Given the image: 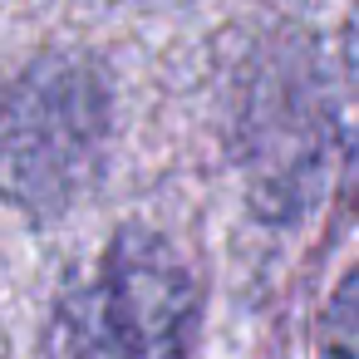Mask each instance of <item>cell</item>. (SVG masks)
<instances>
[{
	"instance_id": "6da1fadb",
	"label": "cell",
	"mask_w": 359,
	"mask_h": 359,
	"mask_svg": "<svg viewBox=\"0 0 359 359\" xmlns=\"http://www.w3.org/2000/svg\"><path fill=\"white\" fill-rule=\"evenodd\" d=\"M109 148V84L84 55L35 60L0 94V197L55 217L74 207Z\"/></svg>"
},
{
	"instance_id": "7a4b0ae2",
	"label": "cell",
	"mask_w": 359,
	"mask_h": 359,
	"mask_svg": "<svg viewBox=\"0 0 359 359\" xmlns=\"http://www.w3.org/2000/svg\"><path fill=\"white\" fill-rule=\"evenodd\" d=\"M197 320V285L153 231H123L104 266L65 300L55 359H182Z\"/></svg>"
},
{
	"instance_id": "3957f363",
	"label": "cell",
	"mask_w": 359,
	"mask_h": 359,
	"mask_svg": "<svg viewBox=\"0 0 359 359\" xmlns=\"http://www.w3.org/2000/svg\"><path fill=\"white\" fill-rule=\"evenodd\" d=\"M359 290L354 276L339 280L330 310L320 315V359H359Z\"/></svg>"
}]
</instances>
